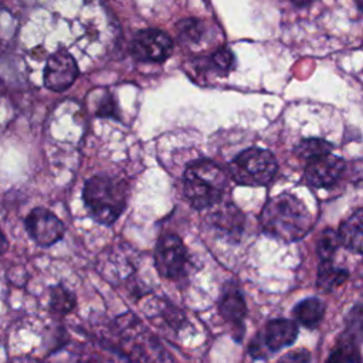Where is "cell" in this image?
<instances>
[{
    "mask_svg": "<svg viewBox=\"0 0 363 363\" xmlns=\"http://www.w3.org/2000/svg\"><path fill=\"white\" fill-rule=\"evenodd\" d=\"M75 363H99V360L94 356H84V357H79Z\"/></svg>",
    "mask_w": 363,
    "mask_h": 363,
    "instance_id": "obj_25",
    "label": "cell"
},
{
    "mask_svg": "<svg viewBox=\"0 0 363 363\" xmlns=\"http://www.w3.org/2000/svg\"><path fill=\"white\" fill-rule=\"evenodd\" d=\"M315 0H292V3L294 4H296V6H301V7H303V6H308V4H311V3H313Z\"/></svg>",
    "mask_w": 363,
    "mask_h": 363,
    "instance_id": "obj_26",
    "label": "cell"
},
{
    "mask_svg": "<svg viewBox=\"0 0 363 363\" xmlns=\"http://www.w3.org/2000/svg\"><path fill=\"white\" fill-rule=\"evenodd\" d=\"M326 363H360L356 345L349 340H340Z\"/></svg>",
    "mask_w": 363,
    "mask_h": 363,
    "instance_id": "obj_18",
    "label": "cell"
},
{
    "mask_svg": "<svg viewBox=\"0 0 363 363\" xmlns=\"http://www.w3.org/2000/svg\"><path fill=\"white\" fill-rule=\"evenodd\" d=\"M7 247H9V242H7V238H6V235L3 234V231L0 230V255L3 254V252H6V250H7Z\"/></svg>",
    "mask_w": 363,
    "mask_h": 363,
    "instance_id": "obj_24",
    "label": "cell"
},
{
    "mask_svg": "<svg viewBox=\"0 0 363 363\" xmlns=\"http://www.w3.org/2000/svg\"><path fill=\"white\" fill-rule=\"evenodd\" d=\"M347 279V271L335 268L332 262H322L318 271V286L323 291H332Z\"/></svg>",
    "mask_w": 363,
    "mask_h": 363,
    "instance_id": "obj_16",
    "label": "cell"
},
{
    "mask_svg": "<svg viewBox=\"0 0 363 363\" xmlns=\"http://www.w3.org/2000/svg\"><path fill=\"white\" fill-rule=\"evenodd\" d=\"M325 313V305L322 301L316 298H308L299 302L295 309L294 315L306 328H315L323 318Z\"/></svg>",
    "mask_w": 363,
    "mask_h": 363,
    "instance_id": "obj_13",
    "label": "cell"
},
{
    "mask_svg": "<svg viewBox=\"0 0 363 363\" xmlns=\"http://www.w3.org/2000/svg\"><path fill=\"white\" fill-rule=\"evenodd\" d=\"M77 305V298L74 292H71L64 285L58 284L51 288L50 295V309L57 315H67Z\"/></svg>",
    "mask_w": 363,
    "mask_h": 363,
    "instance_id": "obj_15",
    "label": "cell"
},
{
    "mask_svg": "<svg viewBox=\"0 0 363 363\" xmlns=\"http://www.w3.org/2000/svg\"><path fill=\"white\" fill-rule=\"evenodd\" d=\"M98 116H111V118H118L116 113V105H115V99L112 98V95H106L104 98V101L101 102L99 108H98Z\"/></svg>",
    "mask_w": 363,
    "mask_h": 363,
    "instance_id": "obj_23",
    "label": "cell"
},
{
    "mask_svg": "<svg viewBox=\"0 0 363 363\" xmlns=\"http://www.w3.org/2000/svg\"><path fill=\"white\" fill-rule=\"evenodd\" d=\"M356 3H357V7L360 9V11L363 13V0H356Z\"/></svg>",
    "mask_w": 363,
    "mask_h": 363,
    "instance_id": "obj_27",
    "label": "cell"
},
{
    "mask_svg": "<svg viewBox=\"0 0 363 363\" xmlns=\"http://www.w3.org/2000/svg\"><path fill=\"white\" fill-rule=\"evenodd\" d=\"M173 50V41L159 28H145L136 33L132 40V55L142 62H163Z\"/></svg>",
    "mask_w": 363,
    "mask_h": 363,
    "instance_id": "obj_6",
    "label": "cell"
},
{
    "mask_svg": "<svg viewBox=\"0 0 363 363\" xmlns=\"http://www.w3.org/2000/svg\"><path fill=\"white\" fill-rule=\"evenodd\" d=\"M26 230L30 237L41 247H50L64 237L65 227L62 221L50 210L37 207L26 217Z\"/></svg>",
    "mask_w": 363,
    "mask_h": 363,
    "instance_id": "obj_8",
    "label": "cell"
},
{
    "mask_svg": "<svg viewBox=\"0 0 363 363\" xmlns=\"http://www.w3.org/2000/svg\"><path fill=\"white\" fill-rule=\"evenodd\" d=\"M183 182L184 196L197 210L217 204L227 187L225 173L210 160L191 163L184 172Z\"/></svg>",
    "mask_w": 363,
    "mask_h": 363,
    "instance_id": "obj_3",
    "label": "cell"
},
{
    "mask_svg": "<svg viewBox=\"0 0 363 363\" xmlns=\"http://www.w3.org/2000/svg\"><path fill=\"white\" fill-rule=\"evenodd\" d=\"M78 74L79 68L75 58L64 48H60L48 57L44 68L43 82L50 91L62 92L74 84Z\"/></svg>",
    "mask_w": 363,
    "mask_h": 363,
    "instance_id": "obj_7",
    "label": "cell"
},
{
    "mask_svg": "<svg viewBox=\"0 0 363 363\" xmlns=\"http://www.w3.org/2000/svg\"><path fill=\"white\" fill-rule=\"evenodd\" d=\"M247 308L241 292L235 288L225 291L220 299L221 316L235 328H241Z\"/></svg>",
    "mask_w": 363,
    "mask_h": 363,
    "instance_id": "obj_12",
    "label": "cell"
},
{
    "mask_svg": "<svg viewBox=\"0 0 363 363\" xmlns=\"http://www.w3.org/2000/svg\"><path fill=\"white\" fill-rule=\"evenodd\" d=\"M262 230L282 241H296L312 227L305 204L292 194L282 193L269 199L261 211Z\"/></svg>",
    "mask_w": 363,
    "mask_h": 363,
    "instance_id": "obj_1",
    "label": "cell"
},
{
    "mask_svg": "<svg viewBox=\"0 0 363 363\" xmlns=\"http://www.w3.org/2000/svg\"><path fill=\"white\" fill-rule=\"evenodd\" d=\"M345 336L352 343L363 342V305L353 306L345 318Z\"/></svg>",
    "mask_w": 363,
    "mask_h": 363,
    "instance_id": "obj_17",
    "label": "cell"
},
{
    "mask_svg": "<svg viewBox=\"0 0 363 363\" xmlns=\"http://www.w3.org/2000/svg\"><path fill=\"white\" fill-rule=\"evenodd\" d=\"M337 237L347 250L363 254V208L354 211L340 224Z\"/></svg>",
    "mask_w": 363,
    "mask_h": 363,
    "instance_id": "obj_11",
    "label": "cell"
},
{
    "mask_svg": "<svg viewBox=\"0 0 363 363\" xmlns=\"http://www.w3.org/2000/svg\"><path fill=\"white\" fill-rule=\"evenodd\" d=\"M155 264L163 278L176 281L186 275L189 255L176 234H164L159 238L155 250Z\"/></svg>",
    "mask_w": 363,
    "mask_h": 363,
    "instance_id": "obj_5",
    "label": "cell"
},
{
    "mask_svg": "<svg viewBox=\"0 0 363 363\" xmlns=\"http://www.w3.org/2000/svg\"><path fill=\"white\" fill-rule=\"evenodd\" d=\"M233 180L242 186H267L277 174L278 163L272 153L250 147L235 156L228 164Z\"/></svg>",
    "mask_w": 363,
    "mask_h": 363,
    "instance_id": "obj_4",
    "label": "cell"
},
{
    "mask_svg": "<svg viewBox=\"0 0 363 363\" xmlns=\"http://www.w3.org/2000/svg\"><path fill=\"white\" fill-rule=\"evenodd\" d=\"M208 67L214 71H217L220 75H225L231 68H233V62H234V57L231 54V51L225 47L217 50L214 54H211L207 60Z\"/></svg>",
    "mask_w": 363,
    "mask_h": 363,
    "instance_id": "obj_21",
    "label": "cell"
},
{
    "mask_svg": "<svg viewBox=\"0 0 363 363\" xmlns=\"http://www.w3.org/2000/svg\"><path fill=\"white\" fill-rule=\"evenodd\" d=\"M311 362V353L305 349L292 350L286 354H284L278 363H309Z\"/></svg>",
    "mask_w": 363,
    "mask_h": 363,
    "instance_id": "obj_22",
    "label": "cell"
},
{
    "mask_svg": "<svg viewBox=\"0 0 363 363\" xmlns=\"http://www.w3.org/2000/svg\"><path fill=\"white\" fill-rule=\"evenodd\" d=\"M128 189L118 179L96 174L84 184L82 199L92 218L105 225L113 224L126 207Z\"/></svg>",
    "mask_w": 363,
    "mask_h": 363,
    "instance_id": "obj_2",
    "label": "cell"
},
{
    "mask_svg": "<svg viewBox=\"0 0 363 363\" xmlns=\"http://www.w3.org/2000/svg\"><path fill=\"white\" fill-rule=\"evenodd\" d=\"M340 244L337 233H335L332 228H326L319 241H318V255L322 262H329L332 261V257L336 252L337 245Z\"/></svg>",
    "mask_w": 363,
    "mask_h": 363,
    "instance_id": "obj_19",
    "label": "cell"
},
{
    "mask_svg": "<svg viewBox=\"0 0 363 363\" xmlns=\"http://www.w3.org/2000/svg\"><path fill=\"white\" fill-rule=\"evenodd\" d=\"M346 169V162L333 155L313 159L305 169V180L312 187H332L339 182Z\"/></svg>",
    "mask_w": 363,
    "mask_h": 363,
    "instance_id": "obj_9",
    "label": "cell"
},
{
    "mask_svg": "<svg viewBox=\"0 0 363 363\" xmlns=\"http://www.w3.org/2000/svg\"><path fill=\"white\" fill-rule=\"evenodd\" d=\"M206 27L197 18H186L179 23V34L184 43H199L204 35Z\"/></svg>",
    "mask_w": 363,
    "mask_h": 363,
    "instance_id": "obj_20",
    "label": "cell"
},
{
    "mask_svg": "<svg viewBox=\"0 0 363 363\" xmlns=\"http://www.w3.org/2000/svg\"><path fill=\"white\" fill-rule=\"evenodd\" d=\"M298 336V328L296 325L289 319H274L269 320L264 330V346L275 352L278 349H282L291 343Z\"/></svg>",
    "mask_w": 363,
    "mask_h": 363,
    "instance_id": "obj_10",
    "label": "cell"
},
{
    "mask_svg": "<svg viewBox=\"0 0 363 363\" xmlns=\"http://www.w3.org/2000/svg\"><path fill=\"white\" fill-rule=\"evenodd\" d=\"M333 149V145L329 143L328 140L323 139H316V138H309V139H303L301 140L296 147H295V153L301 157L305 159L308 162L330 155Z\"/></svg>",
    "mask_w": 363,
    "mask_h": 363,
    "instance_id": "obj_14",
    "label": "cell"
}]
</instances>
